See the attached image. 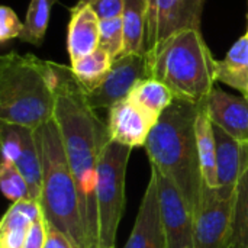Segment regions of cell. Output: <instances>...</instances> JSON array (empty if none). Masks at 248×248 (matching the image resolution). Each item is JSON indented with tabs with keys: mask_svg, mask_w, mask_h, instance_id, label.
Listing matches in <instances>:
<instances>
[{
	"mask_svg": "<svg viewBox=\"0 0 248 248\" xmlns=\"http://www.w3.org/2000/svg\"><path fill=\"white\" fill-rule=\"evenodd\" d=\"M51 78L55 93L54 119L78 192L86 248H99L97 170L100 155L112 141L109 128L90 106L71 67L51 61Z\"/></svg>",
	"mask_w": 248,
	"mask_h": 248,
	"instance_id": "6da1fadb",
	"label": "cell"
},
{
	"mask_svg": "<svg viewBox=\"0 0 248 248\" xmlns=\"http://www.w3.org/2000/svg\"><path fill=\"white\" fill-rule=\"evenodd\" d=\"M199 106L174 97L160 115L144 147L151 167L177 186L193 218L203 186L195 129Z\"/></svg>",
	"mask_w": 248,
	"mask_h": 248,
	"instance_id": "7a4b0ae2",
	"label": "cell"
},
{
	"mask_svg": "<svg viewBox=\"0 0 248 248\" xmlns=\"http://www.w3.org/2000/svg\"><path fill=\"white\" fill-rule=\"evenodd\" d=\"M51 61L15 51L0 58V121L36 129L54 118Z\"/></svg>",
	"mask_w": 248,
	"mask_h": 248,
	"instance_id": "3957f363",
	"label": "cell"
},
{
	"mask_svg": "<svg viewBox=\"0 0 248 248\" xmlns=\"http://www.w3.org/2000/svg\"><path fill=\"white\" fill-rule=\"evenodd\" d=\"M42 169L41 206L49 225L64 232L77 248H86L77 186L65 155L60 128L52 118L35 129Z\"/></svg>",
	"mask_w": 248,
	"mask_h": 248,
	"instance_id": "277c9868",
	"label": "cell"
},
{
	"mask_svg": "<svg viewBox=\"0 0 248 248\" xmlns=\"http://www.w3.org/2000/svg\"><path fill=\"white\" fill-rule=\"evenodd\" d=\"M150 76L163 81L174 97L202 105L215 87V65L201 29H185L148 54Z\"/></svg>",
	"mask_w": 248,
	"mask_h": 248,
	"instance_id": "5b68a950",
	"label": "cell"
},
{
	"mask_svg": "<svg viewBox=\"0 0 248 248\" xmlns=\"http://www.w3.org/2000/svg\"><path fill=\"white\" fill-rule=\"evenodd\" d=\"M129 147L109 141L97 170L99 248H113L125 206V176L131 154Z\"/></svg>",
	"mask_w": 248,
	"mask_h": 248,
	"instance_id": "8992f818",
	"label": "cell"
},
{
	"mask_svg": "<svg viewBox=\"0 0 248 248\" xmlns=\"http://www.w3.org/2000/svg\"><path fill=\"white\" fill-rule=\"evenodd\" d=\"M235 193L202 186L193 221L195 248H230L234 231Z\"/></svg>",
	"mask_w": 248,
	"mask_h": 248,
	"instance_id": "52a82bcc",
	"label": "cell"
},
{
	"mask_svg": "<svg viewBox=\"0 0 248 248\" xmlns=\"http://www.w3.org/2000/svg\"><path fill=\"white\" fill-rule=\"evenodd\" d=\"M206 0H153L148 10L147 55L166 39L185 29H201L202 9Z\"/></svg>",
	"mask_w": 248,
	"mask_h": 248,
	"instance_id": "ba28073f",
	"label": "cell"
},
{
	"mask_svg": "<svg viewBox=\"0 0 248 248\" xmlns=\"http://www.w3.org/2000/svg\"><path fill=\"white\" fill-rule=\"evenodd\" d=\"M150 77L147 54H122L113 60L110 71L102 84L86 93V97L94 110L110 109L113 105L128 99L135 86Z\"/></svg>",
	"mask_w": 248,
	"mask_h": 248,
	"instance_id": "9c48e42d",
	"label": "cell"
},
{
	"mask_svg": "<svg viewBox=\"0 0 248 248\" xmlns=\"http://www.w3.org/2000/svg\"><path fill=\"white\" fill-rule=\"evenodd\" d=\"M1 160L13 163L26 179L32 201H41L42 169L35 140V129L1 122Z\"/></svg>",
	"mask_w": 248,
	"mask_h": 248,
	"instance_id": "30bf717a",
	"label": "cell"
},
{
	"mask_svg": "<svg viewBox=\"0 0 248 248\" xmlns=\"http://www.w3.org/2000/svg\"><path fill=\"white\" fill-rule=\"evenodd\" d=\"M157 177L161 219L166 231L167 248H195L193 246V214L177 186L151 167Z\"/></svg>",
	"mask_w": 248,
	"mask_h": 248,
	"instance_id": "8fae6325",
	"label": "cell"
},
{
	"mask_svg": "<svg viewBox=\"0 0 248 248\" xmlns=\"http://www.w3.org/2000/svg\"><path fill=\"white\" fill-rule=\"evenodd\" d=\"M158 118L131 99H125L109 109L108 128L110 140L129 147H145Z\"/></svg>",
	"mask_w": 248,
	"mask_h": 248,
	"instance_id": "7c38bea8",
	"label": "cell"
},
{
	"mask_svg": "<svg viewBox=\"0 0 248 248\" xmlns=\"http://www.w3.org/2000/svg\"><path fill=\"white\" fill-rule=\"evenodd\" d=\"M124 248H167V238L160 211L157 177L153 170L131 237Z\"/></svg>",
	"mask_w": 248,
	"mask_h": 248,
	"instance_id": "4fadbf2b",
	"label": "cell"
},
{
	"mask_svg": "<svg viewBox=\"0 0 248 248\" xmlns=\"http://www.w3.org/2000/svg\"><path fill=\"white\" fill-rule=\"evenodd\" d=\"M212 124L237 141L248 142V99L214 87L205 102Z\"/></svg>",
	"mask_w": 248,
	"mask_h": 248,
	"instance_id": "5bb4252c",
	"label": "cell"
},
{
	"mask_svg": "<svg viewBox=\"0 0 248 248\" xmlns=\"http://www.w3.org/2000/svg\"><path fill=\"white\" fill-rule=\"evenodd\" d=\"M100 19L84 4L76 3L70 9L67 28V51L70 61L74 62L99 48Z\"/></svg>",
	"mask_w": 248,
	"mask_h": 248,
	"instance_id": "9a60e30c",
	"label": "cell"
},
{
	"mask_svg": "<svg viewBox=\"0 0 248 248\" xmlns=\"http://www.w3.org/2000/svg\"><path fill=\"white\" fill-rule=\"evenodd\" d=\"M217 141V170L219 189L235 193L243 170L248 164V142L243 144L214 125Z\"/></svg>",
	"mask_w": 248,
	"mask_h": 248,
	"instance_id": "2e32d148",
	"label": "cell"
},
{
	"mask_svg": "<svg viewBox=\"0 0 248 248\" xmlns=\"http://www.w3.org/2000/svg\"><path fill=\"white\" fill-rule=\"evenodd\" d=\"M44 217L38 201L25 199L13 202L0 225V248H23L31 227Z\"/></svg>",
	"mask_w": 248,
	"mask_h": 248,
	"instance_id": "e0dca14e",
	"label": "cell"
},
{
	"mask_svg": "<svg viewBox=\"0 0 248 248\" xmlns=\"http://www.w3.org/2000/svg\"><path fill=\"white\" fill-rule=\"evenodd\" d=\"M215 80L248 96V33L238 38L215 65Z\"/></svg>",
	"mask_w": 248,
	"mask_h": 248,
	"instance_id": "ac0fdd59",
	"label": "cell"
},
{
	"mask_svg": "<svg viewBox=\"0 0 248 248\" xmlns=\"http://www.w3.org/2000/svg\"><path fill=\"white\" fill-rule=\"evenodd\" d=\"M195 129H196V144H198L203 185L211 189H219L218 170H217V141H215L214 124L209 119L205 103L199 106Z\"/></svg>",
	"mask_w": 248,
	"mask_h": 248,
	"instance_id": "d6986e66",
	"label": "cell"
},
{
	"mask_svg": "<svg viewBox=\"0 0 248 248\" xmlns=\"http://www.w3.org/2000/svg\"><path fill=\"white\" fill-rule=\"evenodd\" d=\"M148 0H125L122 12L125 49L124 54H147Z\"/></svg>",
	"mask_w": 248,
	"mask_h": 248,
	"instance_id": "ffe728a7",
	"label": "cell"
},
{
	"mask_svg": "<svg viewBox=\"0 0 248 248\" xmlns=\"http://www.w3.org/2000/svg\"><path fill=\"white\" fill-rule=\"evenodd\" d=\"M112 64V57L102 48H97L92 54L71 62L70 67L86 93H89L102 84V81L110 71Z\"/></svg>",
	"mask_w": 248,
	"mask_h": 248,
	"instance_id": "44dd1931",
	"label": "cell"
},
{
	"mask_svg": "<svg viewBox=\"0 0 248 248\" xmlns=\"http://www.w3.org/2000/svg\"><path fill=\"white\" fill-rule=\"evenodd\" d=\"M128 99L160 118V115L173 103L174 94L163 81L150 77L138 83Z\"/></svg>",
	"mask_w": 248,
	"mask_h": 248,
	"instance_id": "7402d4cb",
	"label": "cell"
},
{
	"mask_svg": "<svg viewBox=\"0 0 248 248\" xmlns=\"http://www.w3.org/2000/svg\"><path fill=\"white\" fill-rule=\"evenodd\" d=\"M58 0H31L23 22V31L19 36L20 41L39 46L44 42L49 16L54 4Z\"/></svg>",
	"mask_w": 248,
	"mask_h": 248,
	"instance_id": "603a6c76",
	"label": "cell"
},
{
	"mask_svg": "<svg viewBox=\"0 0 248 248\" xmlns=\"http://www.w3.org/2000/svg\"><path fill=\"white\" fill-rule=\"evenodd\" d=\"M0 187L3 195L9 201H12V203L25 199H32L26 179L13 163L6 160H1L0 166Z\"/></svg>",
	"mask_w": 248,
	"mask_h": 248,
	"instance_id": "cb8c5ba5",
	"label": "cell"
},
{
	"mask_svg": "<svg viewBox=\"0 0 248 248\" xmlns=\"http://www.w3.org/2000/svg\"><path fill=\"white\" fill-rule=\"evenodd\" d=\"M99 48L106 51L112 57V60H116L124 54L125 35H124V23L121 16L100 20Z\"/></svg>",
	"mask_w": 248,
	"mask_h": 248,
	"instance_id": "d4e9b609",
	"label": "cell"
},
{
	"mask_svg": "<svg viewBox=\"0 0 248 248\" xmlns=\"http://www.w3.org/2000/svg\"><path fill=\"white\" fill-rule=\"evenodd\" d=\"M234 225L241 230L244 244L246 248H248V164L243 170V174L237 186Z\"/></svg>",
	"mask_w": 248,
	"mask_h": 248,
	"instance_id": "484cf974",
	"label": "cell"
},
{
	"mask_svg": "<svg viewBox=\"0 0 248 248\" xmlns=\"http://www.w3.org/2000/svg\"><path fill=\"white\" fill-rule=\"evenodd\" d=\"M23 31V22L9 6L0 7V42L4 44L13 38H19Z\"/></svg>",
	"mask_w": 248,
	"mask_h": 248,
	"instance_id": "4316f807",
	"label": "cell"
},
{
	"mask_svg": "<svg viewBox=\"0 0 248 248\" xmlns=\"http://www.w3.org/2000/svg\"><path fill=\"white\" fill-rule=\"evenodd\" d=\"M77 3L89 6L100 20H105L122 16L125 0H78Z\"/></svg>",
	"mask_w": 248,
	"mask_h": 248,
	"instance_id": "83f0119b",
	"label": "cell"
},
{
	"mask_svg": "<svg viewBox=\"0 0 248 248\" xmlns=\"http://www.w3.org/2000/svg\"><path fill=\"white\" fill-rule=\"evenodd\" d=\"M46 244V219L45 215L35 221L28 234L23 248H45Z\"/></svg>",
	"mask_w": 248,
	"mask_h": 248,
	"instance_id": "f1b7e54d",
	"label": "cell"
},
{
	"mask_svg": "<svg viewBox=\"0 0 248 248\" xmlns=\"http://www.w3.org/2000/svg\"><path fill=\"white\" fill-rule=\"evenodd\" d=\"M45 248H77L76 244L60 230L46 222V244Z\"/></svg>",
	"mask_w": 248,
	"mask_h": 248,
	"instance_id": "f546056e",
	"label": "cell"
},
{
	"mask_svg": "<svg viewBox=\"0 0 248 248\" xmlns=\"http://www.w3.org/2000/svg\"><path fill=\"white\" fill-rule=\"evenodd\" d=\"M230 248H246L244 244V238H243V232L238 227L234 225V231H232V241H231V247Z\"/></svg>",
	"mask_w": 248,
	"mask_h": 248,
	"instance_id": "4dcf8cb0",
	"label": "cell"
},
{
	"mask_svg": "<svg viewBox=\"0 0 248 248\" xmlns=\"http://www.w3.org/2000/svg\"><path fill=\"white\" fill-rule=\"evenodd\" d=\"M151 1H153V0H148V4H150V3H151Z\"/></svg>",
	"mask_w": 248,
	"mask_h": 248,
	"instance_id": "1f68e13d",
	"label": "cell"
},
{
	"mask_svg": "<svg viewBox=\"0 0 248 248\" xmlns=\"http://www.w3.org/2000/svg\"><path fill=\"white\" fill-rule=\"evenodd\" d=\"M247 33H248V28H247Z\"/></svg>",
	"mask_w": 248,
	"mask_h": 248,
	"instance_id": "d6a6232c",
	"label": "cell"
},
{
	"mask_svg": "<svg viewBox=\"0 0 248 248\" xmlns=\"http://www.w3.org/2000/svg\"><path fill=\"white\" fill-rule=\"evenodd\" d=\"M247 99H248V96H247Z\"/></svg>",
	"mask_w": 248,
	"mask_h": 248,
	"instance_id": "836d02e7",
	"label": "cell"
}]
</instances>
